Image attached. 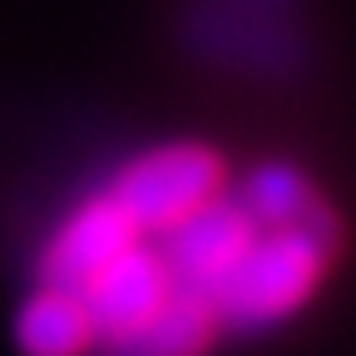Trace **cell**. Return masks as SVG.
<instances>
[{"label": "cell", "mask_w": 356, "mask_h": 356, "mask_svg": "<svg viewBox=\"0 0 356 356\" xmlns=\"http://www.w3.org/2000/svg\"><path fill=\"white\" fill-rule=\"evenodd\" d=\"M134 238H139L134 218L95 184L74 203H65V213L44 228V238L35 248V262H30V282H50V287L74 292L84 277H95Z\"/></svg>", "instance_id": "5b68a950"}, {"label": "cell", "mask_w": 356, "mask_h": 356, "mask_svg": "<svg viewBox=\"0 0 356 356\" xmlns=\"http://www.w3.org/2000/svg\"><path fill=\"white\" fill-rule=\"evenodd\" d=\"M341 243H346V222L337 208L302 222H282V228H257L213 292L218 332L257 341L302 317L312 297L322 292V282L332 277Z\"/></svg>", "instance_id": "6da1fadb"}, {"label": "cell", "mask_w": 356, "mask_h": 356, "mask_svg": "<svg viewBox=\"0 0 356 356\" xmlns=\"http://www.w3.org/2000/svg\"><path fill=\"white\" fill-rule=\"evenodd\" d=\"M252 233H257V222L233 198V178H228V188H222V193H213L208 203H198L193 213H184L178 222H168V228L149 233V243L159 248V257L168 267L173 292L203 297L213 307L218 282L228 277V267L243 257V248L252 243Z\"/></svg>", "instance_id": "277c9868"}, {"label": "cell", "mask_w": 356, "mask_h": 356, "mask_svg": "<svg viewBox=\"0 0 356 356\" xmlns=\"http://www.w3.org/2000/svg\"><path fill=\"white\" fill-rule=\"evenodd\" d=\"M184 44L213 70L277 79L307 65L302 6H238V0H188L178 20Z\"/></svg>", "instance_id": "3957f363"}, {"label": "cell", "mask_w": 356, "mask_h": 356, "mask_svg": "<svg viewBox=\"0 0 356 356\" xmlns=\"http://www.w3.org/2000/svg\"><path fill=\"white\" fill-rule=\"evenodd\" d=\"M218 341H222V332H218L213 307L203 297L173 292L139 332L104 341L95 356H213Z\"/></svg>", "instance_id": "ba28073f"}, {"label": "cell", "mask_w": 356, "mask_h": 356, "mask_svg": "<svg viewBox=\"0 0 356 356\" xmlns=\"http://www.w3.org/2000/svg\"><path fill=\"white\" fill-rule=\"evenodd\" d=\"M10 341L20 356H95V327L74 292L30 282L10 312Z\"/></svg>", "instance_id": "52a82bcc"}, {"label": "cell", "mask_w": 356, "mask_h": 356, "mask_svg": "<svg viewBox=\"0 0 356 356\" xmlns=\"http://www.w3.org/2000/svg\"><path fill=\"white\" fill-rule=\"evenodd\" d=\"M79 307L89 327H95V351L104 341H119L129 332H139L154 312L173 297V282H168V267L159 257V248L149 243V233H139L129 248H119L95 277H84L74 287Z\"/></svg>", "instance_id": "8992f818"}, {"label": "cell", "mask_w": 356, "mask_h": 356, "mask_svg": "<svg viewBox=\"0 0 356 356\" xmlns=\"http://www.w3.org/2000/svg\"><path fill=\"white\" fill-rule=\"evenodd\" d=\"M233 168L238 163L228 159V149H218L213 139L168 134V139L129 149L99 178V188L134 218L139 233H159L168 222H178L184 213H193L198 203H208L213 193H222Z\"/></svg>", "instance_id": "7a4b0ae2"}]
</instances>
